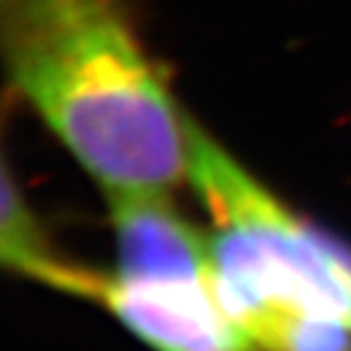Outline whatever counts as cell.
Returning <instances> with one entry per match:
<instances>
[{
  "instance_id": "2",
  "label": "cell",
  "mask_w": 351,
  "mask_h": 351,
  "mask_svg": "<svg viewBox=\"0 0 351 351\" xmlns=\"http://www.w3.org/2000/svg\"><path fill=\"white\" fill-rule=\"evenodd\" d=\"M188 183L213 219L219 300L258 351L305 315L351 324V249L298 217L195 120Z\"/></svg>"
},
{
  "instance_id": "3",
  "label": "cell",
  "mask_w": 351,
  "mask_h": 351,
  "mask_svg": "<svg viewBox=\"0 0 351 351\" xmlns=\"http://www.w3.org/2000/svg\"><path fill=\"white\" fill-rule=\"evenodd\" d=\"M100 305L154 351H258L213 278H105Z\"/></svg>"
},
{
  "instance_id": "5",
  "label": "cell",
  "mask_w": 351,
  "mask_h": 351,
  "mask_svg": "<svg viewBox=\"0 0 351 351\" xmlns=\"http://www.w3.org/2000/svg\"><path fill=\"white\" fill-rule=\"evenodd\" d=\"M0 258L5 269L32 278L54 291L71 293L86 300H100L108 276H100L81 263L61 256L54 241L42 230L37 215L5 169L3 176V225H0Z\"/></svg>"
},
{
  "instance_id": "1",
  "label": "cell",
  "mask_w": 351,
  "mask_h": 351,
  "mask_svg": "<svg viewBox=\"0 0 351 351\" xmlns=\"http://www.w3.org/2000/svg\"><path fill=\"white\" fill-rule=\"evenodd\" d=\"M17 95L105 195L188 181V125L125 0H0Z\"/></svg>"
},
{
  "instance_id": "4",
  "label": "cell",
  "mask_w": 351,
  "mask_h": 351,
  "mask_svg": "<svg viewBox=\"0 0 351 351\" xmlns=\"http://www.w3.org/2000/svg\"><path fill=\"white\" fill-rule=\"evenodd\" d=\"M120 278H213V247L169 193L110 195Z\"/></svg>"
}]
</instances>
